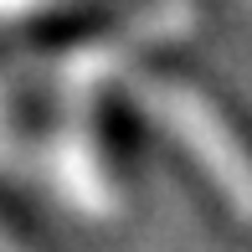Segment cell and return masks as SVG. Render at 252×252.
<instances>
[{
  "instance_id": "1",
  "label": "cell",
  "mask_w": 252,
  "mask_h": 252,
  "mask_svg": "<svg viewBox=\"0 0 252 252\" xmlns=\"http://www.w3.org/2000/svg\"><path fill=\"white\" fill-rule=\"evenodd\" d=\"M129 93L180 150L196 159V170L221 190V201L232 206L237 221L252 226V155L232 134V124L211 108V98H201L186 83H170V77H139Z\"/></svg>"
},
{
  "instance_id": "2",
  "label": "cell",
  "mask_w": 252,
  "mask_h": 252,
  "mask_svg": "<svg viewBox=\"0 0 252 252\" xmlns=\"http://www.w3.org/2000/svg\"><path fill=\"white\" fill-rule=\"evenodd\" d=\"M190 26H196V5H190V0H155L144 16L124 21L119 36L88 41V47L67 52L62 67H57V88L67 93L72 119H83V103L93 98L103 83H113L119 72H129L134 57H144L150 47H165V41H180Z\"/></svg>"
},
{
  "instance_id": "3",
  "label": "cell",
  "mask_w": 252,
  "mask_h": 252,
  "mask_svg": "<svg viewBox=\"0 0 252 252\" xmlns=\"http://www.w3.org/2000/svg\"><path fill=\"white\" fill-rule=\"evenodd\" d=\"M47 170H52V186L62 190L77 211H88V216H113V206H119V201H113V186H108V175H103V159H98V150H93V139H88L77 124L52 139Z\"/></svg>"
},
{
  "instance_id": "4",
  "label": "cell",
  "mask_w": 252,
  "mask_h": 252,
  "mask_svg": "<svg viewBox=\"0 0 252 252\" xmlns=\"http://www.w3.org/2000/svg\"><path fill=\"white\" fill-rule=\"evenodd\" d=\"M52 0H0V16H26V10H41Z\"/></svg>"
},
{
  "instance_id": "5",
  "label": "cell",
  "mask_w": 252,
  "mask_h": 252,
  "mask_svg": "<svg viewBox=\"0 0 252 252\" xmlns=\"http://www.w3.org/2000/svg\"><path fill=\"white\" fill-rule=\"evenodd\" d=\"M0 108H5V98H0Z\"/></svg>"
}]
</instances>
